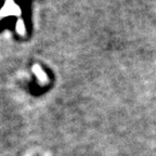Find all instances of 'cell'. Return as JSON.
<instances>
[{"instance_id":"6da1fadb","label":"cell","mask_w":156,"mask_h":156,"mask_svg":"<svg viewBox=\"0 0 156 156\" xmlns=\"http://www.w3.org/2000/svg\"><path fill=\"white\" fill-rule=\"evenodd\" d=\"M33 72L36 74L37 77H38V79L40 81H47V75L44 72V69H41L40 66H38V65L33 66Z\"/></svg>"},{"instance_id":"7a4b0ae2","label":"cell","mask_w":156,"mask_h":156,"mask_svg":"<svg viewBox=\"0 0 156 156\" xmlns=\"http://www.w3.org/2000/svg\"><path fill=\"white\" fill-rule=\"evenodd\" d=\"M16 30L20 34H24L25 33V27H24L23 21H19V22L16 23Z\"/></svg>"}]
</instances>
